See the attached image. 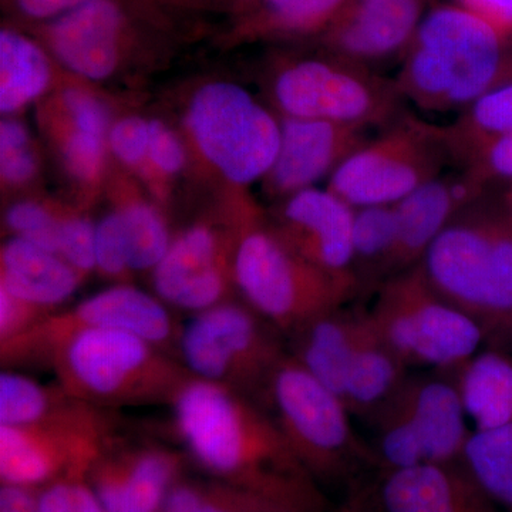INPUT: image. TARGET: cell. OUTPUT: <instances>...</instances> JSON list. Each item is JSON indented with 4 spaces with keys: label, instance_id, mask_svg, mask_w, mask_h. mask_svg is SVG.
<instances>
[{
    "label": "cell",
    "instance_id": "obj_18",
    "mask_svg": "<svg viewBox=\"0 0 512 512\" xmlns=\"http://www.w3.org/2000/svg\"><path fill=\"white\" fill-rule=\"evenodd\" d=\"M424 0H348L322 35L330 55L383 62L406 52L421 23Z\"/></svg>",
    "mask_w": 512,
    "mask_h": 512
},
{
    "label": "cell",
    "instance_id": "obj_6",
    "mask_svg": "<svg viewBox=\"0 0 512 512\" xmlns=\"http://www.w3.org/2000/svg\"><path fill=\"white\" fill-rule=\"evenodd\" d=\"M370 322L407 366L451 373L476 355L485 338L476 319L451 305L421 265L394 275L373 293Z\"/></svg>",
    "mask_w": 512,
    "mask_h": 512
},
{
    "label": "cell",
    "instance_id": "obj_7",
    "mask_svg": "<svg viewBox=\"0 0 512 512\" xmlns=\"http://www.w3.org/2000/svg\"><path fill=\"white\" fill-rule=\"evenodd\" d=\"M234 281L244 301L288 338L359 293L292 251L274 228L251 222L235 242Z\"/></svg>",
    "mask_w": 512,
    "mask_h": 512
},
{
    "label": "cell",
    "instance_id": "obj_48",
    "mask_svg": "<svg viewBox=\"0 0 512 512\" xmlns=\"http://www.w3.org/2000/svg\"><path fill=\"white\" fill-rule=\"evenodd\" d=\"M0 512H42L39 490L2 484L0 487Z\"/></svg>",
    "mask_w": 512,
    "mask_h": 512
},
{
    "label": "cell",
    "instance_id": "obj_10",
    "mask_svg": "<svg viewBox=\"0 0 512 512\" xmlns=\"http://www.w3.org/2000/svg\"><path fill=\"white\" fill-rule=\"evenodd\" d=\"M447 165L440 126L404 111L340 165L328 190L353 208L394 205L443 174Z\"/></svg>",
    "mask_w": 512,
    "mask_h": 512
},
{
    "label": "cell",
    "instance_id": "obj_11",
    "mask_svg": "<svg viewBox=\"0 0 512 512\" xmlns=\"http://www.w3.org/2000/svg\"><path fill=\"white\" fill-rule=\"evenodd\" d=\"M181 326L158 296L120 284L94 293L70 309H59L15 338L0 342L5 369L47 366L57 350L79 333L117 329L134 333L158 348L177 349Z\"/></svg>",
    "mask_w": 512,
    "mask_h": 512
},
{
    "label": "cell",
    "instance_id": "obj_47",
    "mask_svg": "<svg viewBox=\"0 0 512 512\" xmlns=\"http://www.w3.org/2000/svg\"><path fill=\"white\" fill-rule=\"evenodd\" d=\"M20 15L37 22H52L87 0H10Z\"/></svg>",
    "mask_w": 512,
    "mask_h": 512
},
{
    "label": "cell",
    "instance_id": "obj_21",
    "mask_svg": "<svg viewBox=\"0 0 512 512\" xmlns=\"http://www.w3.org/2000/svg\"><path fill=\"white\" fill-rule=\"evenodd\" d=\"M383 512H504L461 461L380 474Z\"/></svg>",
    "mask_w": 512,
    "mask_h": 512
},
{
    "label": "cell",
    "instance_id": "obj_45",
    "mask_svg": "<svg viewBox=\"0 0 512 512\" xmlns=\"http://www.w3.org/2000/svg\"><path fill=\"white\" fill-rule=\"evenodd\" d=\"M49 313L0 288V342L20 335Z\"/></svg>",
    "mask_w": 512,
    "mask_h": 512
},
{
    "label": "cell",
    "instance_id": "obj_5",
    "mask_svg": "<svg viewBox=\"0 0 512 512\" xmlns=\"http://www.w3.org/2000/svg\"><path fill=\"white\" fill-rule=\"evenodd\" d=\"M265 407L319 485L350 490L367 468L379 470L375 450L357 436L345 403L291 355L276 370Z\"/></svg>",
    "mask_w": 512,
    "mask_h": 512
},
{
    "label": "cell",
    "instance_id": "obj_13",
    "mask_svg": "<svg viewBox=\"0 0 512 512\" xmlns=\"http://www.w3.org/2000/svg\"><path fill=\"white\" fill-rule=\"evenodd\" d=\"M187 123L202 154L232 183L265 178L278 156L281 124L237 84L201 87Z\"/></svg>",
    "mask_w": 512,
    "mask_h": 512
},
{
    "label": "cell",
    "instance_id": "obj_4",
    "mask_svg": "<svg viewBox=\"0 0 512 512\" xmlns=\"http://www.w3.org/2000/svg\"><path fill=\"white\" fill-rule=\"evenodd\" d=\"M57 384L103 409L171 406L192 377L173 353L117 329H94L64 343L50 360Z\"/></svg>",
    "mask_w": 512,
    "mask_h": 512
},
{
    "label": "cell",
    "instance_id": "obj_30",
    "mask_svg": "<svg viewBox=\"0 0 512 512\" xmlns=\"http://www.w3.org/2000/svg\"><path fill=\"white\" fill-rule=\"evenodd\" d=\"M396 247L394 205H369L355 208L352 251L353 275L360 296L373 295L390 278Z\"/></svg>",
    "mask_w": 512,
    "mask_h": 512
},
{
    "label": "cell",
    "instance_id": "obj_40",
    "mask_svg": "<svg viewBox=\"0 0 512 512\" xmlns=\"http://www.w3.org/2000/svg\"><path fill=\"white\" fill-rule=\"evenodd\" d=\"M59 255L80 275L96 269V225L83 217L62 218Z\"/></svg>",
    "mask_w": 512,
    "mask_h": 512
},
{
    "label": "cell",
    "instance_id": "obj_32",
    "mask_svg": "<svg viewBox=\"0 0 512 512\" xmlns=\"http://www.w3.org/2000/svg\"><path fill=\"white\" fill-rule=\"evenodd\" d=\"M83 400L70 396L59 384L46 386L6 369L0 375V426H32L76 412Z\"/></svg>",
    "mask_w": 512,
    "mask_h": 512
},
{
    "label": "cell",
    "instance_id": "obj_35",
    "mask_svg": "<svg viewBox=\"0 0 512 512\" xmlns=\"http://www.w3.org/2000/svg\"><path fill=\"white\" fill-rule=\"evenodd\" d=\"M62 218H57L43 205L22 201L6 212V225L13 237L25 239L37 247L59 255V235Z\"/></svg>",
    "mask_w": 512,
    "mask_h": 512
},
{
    "label": "cell",
    "instance_id": "obj_20",
    "mask_svg": "<svg viewBox=\"0 0 512 512\" xmlns=\"http://www.w3.org/2000/svg\"><path fill=\"white\" fill-rule=\"evenodd\" d=\"M487 194L463 171L441 174L394 204L396 247L390 278L421 264L434 239L448 222Z\"/></svg>",
    "mask_w": 512,
    "mask_h": 512
},
{
    "label": "cell",
    "instance_id": "obj_8",
    "mask_svg": "<svg viewBox=\"0 0 512 512\" xmlns=\"http://www.w3.org/2000/svg\"><path fill=\"white\" fill-rule=\"evenodd\" d=\"M284 336L247 303L222 302L181 326L178 359L192 377L265 407L275 372L289 355Z\"/></svg>",
    "mask_w": 512,
    "mask_h": 512
},
{
    "label": "cell",
    "instance_id": "obj_12",
    "mask_svg": "<svg viewBox=\"0 0 512 512\" xmlns=\"http://www.w3.org/2000/svg\"><path fill=\"white\" fill-rule=\"evenodd\" d=\"M114 410L84 403L76 412L32 426H0V481L40 488L89 473L119 437Z\"/></svg>",
    "mask_w": 512,
    "mask_h": 512
},
{
    "label": "cell",
    "instance_id": "obj_29",
    "mask_svg": "<svg viewBox=\"0 0 512 512\" xmlns=\"http://www.w3.org/2000/svg\"><path fill=\"white\" fill-rule=\"evenodd\" d=\"M161 512H305L282 498L220 478H181Z\"/></svg>",
    "mask_w": 512,
    "mask_h": 512
},
{
    "label": "cell",
    "instance_id": "obj_42",
    "mask_svg": "<svg viewBox=\"0 0 512 512\" xmlns=\"http://www.w3.org/2000/svg\"><path fill=\"white\" fill-rule=\"evenodd\" d=\"M148 140H150V123L140 117H126L110 128L111 151L127 165H138L146 160Z\"/></svg>",
    "mask_w": 512,
    "mask_h": 512
},
{
    "label": "cell",
    "instance_id": "obj_1",
    "mask_svg": "<svg viewBox=\"0 0 512 512\" xmlns=\"http://www.w3.org/2000/svg\"><path fill=\"white\" fill-rule=\"evenodd\" d=\"M170 409L185 453L208 476L275 495L305 512L330 510L322 487L262 404L190 377Z\"/></svg>",
    "mask_w": 512,
    "mask_h": 512
},
{
    "label": "cell",
    "instance_id": "obj_43",
    "mask_svg": "<svg viewBox=\"0 0 512 512\" xmlns=\"http://www.w3.org/2000/svg\"><path fill=\"white\" fill-rule=\"evenodd\" d=\"M63 104L72 119L74 128L84 133L106 137L109 130V113L101 101L80 89L63 92Z\"/></svg>",
    "mask_w": 512,
    "mask_h": 512
},
{
    "label": "cell",
    "instance_id": "obj_37",
    "mask_svg": "<svg viewBox=\"0 0 512 512\" xmlns=\"http://www.w3.org/2000/svg\"><path fill=\"white\" fill-rule=\"evenodd\" d=\"M37 160L30 148L28 128L18 120L0 124V174L12 185L28 183L36 174Z\"/></svg>",
    "mask_w": 512,
    "mask_h": 512
},
{
    "label": "cell",
    "instance_id": "obj_19",
    "mask_svg": "<svg viewBox=\"0 0 512 512\" xmlns=\"http://www.w3.org/2000/svg\"><path fill=\"white\" fill-rule=\"evenodd\" d=\"M127 35L128 16L120 0H87L43 28L56 59L92 80L106 79L117 69Z\"/></svg>",
    "mask_w": 512,
    "mask_h": 512
},
{
    "label": "cell",
    "instance_id": "obj_27",
    "mask_svg": "<svg viewBox=\"0 0 512 512\" xmlns=\"http://www.w3.org/2000/svg\"><path fill=\"white\" fill-rule=\"evenodd\" d=\"M440 131L451 165L461 170L485 144L511 133L512 82L485 93Z\"/></svg>",
    "mask_w": 512,
    "mask_h": 512
},
{
    "label": "cell",
    "instance_id": "obj_49",
    "mask_svg": "<svg viewBox=\"0 0 512 512\" xmlns=\"http://www.w3.org/2000/svg\"><path fill=\"white\" fill-rule=\"evenodd\" d=\"M375 497L376 487L360 483L350 488L348 497L338 508L323 512H365Z\"/></svg>",
    "mask_w": 512,
    "mask_h": 512
},
{
    "label": "cell",
    "instance_id": "obj_50",
    "mask_svg": "<svg viewBox=\"0 0 512 512\" xmlns=\"http://www.w3.org/2000/svg\"><path fill=\"white\" fill-rule=\"evenodd\" d=\"M365 512H383L382 504H380L379 490H377L376 497L373 498L372 503L369 504Z\"/></svg>",
    "mask_w": 512,
    "mask_h": 512
},
{
    "label": "cell",
    "instance_id": "obj_52",
    "mask_svg": "<svg viewBox=\"0 0 512 512\" xmlns=\"http://www.w3.org/2000/svg\"><path fill=\"white\" fill-rule=\"evenodd\" d=\"M235 2H238L239 5L248 6V8H249V6L254 5L256 0H235Z\"/></svg>",
    "mask_w": 512,
    "mask_h": 512
},
{
    "label": "cell",
    "instance_id": "obj_28",
    "mask_svg": "<svg viewBox=\"0 0 512 512\" xmlns=\"http://www.w3.org/2000/svg\"><path fill=\"white\" fill-rule=\"evenodd\" d=\"M52 80L49 57L35 40L12 28L0 32V111L13 113L42 96Z\"/></svg>",
    "mask_w": 512,
    "mask_h": 512
},
{
    "label": "cell",
    "instance_id": "obj_24",
    "mask_svg": "<svg viewBox=\"0 0 512 512\" xmlns=\"http://www.w3.org/2000/svg\"><path fill=\"white\" fill-rule=\"evenodd\" d=\"M345 308L323 313L288 336L289 355L340 400L360 325V309Z\"/></svg>",
    "mask_w": 512,
    "mask_h": 512
},
{
    "label": "cell",
    "instance_id": "obj_41",
    "mask_svg": "<svg viewBox=\"0 0 512 512\" xmlns=\"http://www.w3.org/2000/svg\"><path fill=\"white\" fill-rule=\"evenodd\" d=\"M63 160L77 180L84 183L97 180L103 168L104 137L76 128L64 141Z\"/></svg>",
    "mask_w": 512,
    "mask_h": 512
},
{
    "label": "cell",
    "instance_id": "obj_23",
    "mask_svg": "<svg viewBox=\"0 0 512 512\" xmlns=\"http://www.w3.org/2000/svg\"><path fill=\"white\" fill-rule=\"evenodd\" d=\"M82 279L62 256L22 238L9 239L0 252V288L49 315L72 298Z\"/></svg>",
    "mask_w": 512,
    "mask_h": 512
},
{
    "label": "cell",
    "instance_id": "obj_17",
    "mask_svg": "<svg viewBox=\"0 0 512 512\" xmlns=\"http://www.w3.org/2000/svg\"><path fill=\"white\" fill-rule=\"evenodd\" d=\"M370 140L369 128L325 120L284 117L281 146L269 173V191L281 197L313 188Z\"/></svg>",
    "mask_w": 512,
    "mask_h": 512
},
{
    "label": "cell",
    "instance_id": "obj_33",
    "mask_svg": "<svg viewBox=\"0 0 512 512\" xmlns=\"http://www.w3.org/2000/svg\"><path fill=\"white\" fill-rule=\"evenodd\" d=\"M461 463L501 510L512 512V424L471 431Z\"/></svg>",
    "mask_w": 512,
    "mask_h": 512
},
{
    "label": "cell",
    "instance_id": "obj_46",
    "mask_svg": "<svg viewBox=\"0 0 512 512\" xmlns=\"http://www.w3.org/2000/svg\"><path fill=\"white\" fill-rule=\"evenodd\" d=\"M460 8L473 13L478 19L504 37L512 40V0H457Z\"/></svg>",
    "mask_w": 512,
    "mask_h": 512
},
{
    "label": "cell",
    "instance_id": "obj_15",
    "mask_svg": "<svg viewBox=\"0 0 512 512\" xmlns=\"http://www.w3.org/2000/svg\"><path fill=\"white\" fill-rule=\"evenodd\" d=\"M234 247L207 225H194L175 238L153 269L156 296L168 306L192 313L227 302L234 282Z\"/></svg>",
    "mask_w": 512,
    "mask_h": 512
},
{
    "label": "cell",
    "instance_id": "obj_36",
    "mask_svg": "<svg viewBox=\"0 0 512 512\" xmlns=\"http://www.w3.org/2000/svg\"><path fill=\"white\" fill-rule=\"evenodd\" d=\"M460 171L487 192L512 187V131L481 147Z\"/></svg>",
    "mask_w": 512,
    "mask_h": 512
},
{
    "label": "cell",
    "instance_id": "obj_9",
    "mask_svg": "<svg viewBox=\"0 0 512 512\" xmlns=\"http://www.w3.org/2000/svg\"><path fill=\"white\" fill-rule=\"evenodd\" d=\"M272 94L285 117L369 130H382L406 111L393 79L333 55L285 63L275 74Z\"/></svg>",
    "mask_w": 512,
    "mask_h": 512
},
{
    "label": "cell",
    "instance_id": "obj_25",
    "mask_svg": "<svg viewBox=\"0 0 512 512\" xmlns=\"http://www.w3.org/2000/svg\"><path fill=\"white\" fill-rule=\"evenodd\" d=\"M407 367L377 335L366 309H360L359 333L342 396L349 413L372 419L402 389L409 377Z\"/></svg>",
    "mask_w": 512,
    "mask_h": 512
},
{
    "label": "cell",
    "instance_id": "obj_44",
    "mask_svg": "<svg viewBox=\"0 0 512 512\" xmlns=\"http://www.w3.org/2000/svg\"><path fill=\"white\" fill-rule=\"evenodd\" d=\"M147 158L157 171L174 175L183 170L185 151L178 137L161 121H150Z\"/></svg>",
    "mask_w": 512,
    "mask_h": 512
},
{
    "label": "cell",
    "instance_id": "obj_3",
    "mask_svg": "<svg viewBox=\"0 0 512 512\" xmlns=\"http://www.w3.org/2000/svg\"><path fill=\"white\" fill-rule=\"evenodd\" d=\"M490 191L458 212L421 261L430 285L483 326L512 333V214Z\"/></svg>",
    "mask_w": 512,
    "mask_h": 512
},
{
    "label": "cell",
    "instance_id": "obj_2",
    "mask_svg": "<svg viewBox=\"0 0 512 512\" xmlns=\"http://www.w3.org/2000/svg\"><path fill=\"white\" fill-rule=\"evenodd\" d=\"M393 80L421 110H464L512 82L511 40L458 5L439 6L421 20Z\"/></svg>",
    "mask_w": 512,
    "mask_h": 512
},
{
    "label": "cell",
    "instance_id": "obj_38",
    "mask_svg": "<svg viewBox=\"0 0 512 512\" xmlns=\"http://www.w3.org/2000/svg\"><path fill=\"white\" fill-rule=\"evenodd\" d=\"M96 269L113 279L124 278L133 271L120 211L111 212L96 225Z\"/></svg>",
    "mask_w": 512,
    "mask_h": 512
},
{
    "label": "cell",
    "instance_id": "obj_26",
    "mask_svg": "<svg viewBox=\"0 0 512 512\" xmlns=\"http://www.w3.org/2000/svg\"><path fill=\"white\" fill-rule=\"evenodd\" d=\"M476 430L512 424V357L500 350L476 353L451 372Z\"/></svg>",
    "mask_w": 512,
    "mask_h": 512
},
{
    "label": "cell",
    "instance_id": "obj_51",
    "mask_svg": "<svg viewBox=\"0 0 512 512\" xmlns=\"http://www.w3.org/2000/svg\"><path fill=\"white\" fill-rule=\"evenodd\" d=\"M503 198L505 205H507L508 210H510L512 214V187L505 188L503 191Z\"/></svg>",
    "mask_w": 512,
    "mask_h": 512
},
{
    "label": "cell",
    "instance_id": "obj_16",
    "mask_svg": "<svg viewBox=\"0 0 512 512\" xmlns=\"http://www.w3.org/2000/svg\"><path fill=\"white\" fill-rule=\"evenodd\" d=\"M185 460L161 446L111 444L89 471V481L106 512H161Z\"/></svg>",
    "mask_w": 512,
    "mask_h": 512
},
{
    "label": "cell",
    "instance_id": "obj_39",
    "mask_svg": "<svg viewBox=\"0 0 512 512\" xmlns=\"http://www.w3.org/2000/svg\"><path fill=\"white\" fill-rule=\"evenodd\" d=\"M89 473H74L39 490L42 512H106L94 493Z\"/></svg>",
    "mask_w": 512,
    "mask_h": 512
},
{
    "label": "cell",
    "instance_id": "obj_14",
    "mask_svg": "<svg viewBox=\"0 0 512 512\" xmlns=\"http://www.w3.org/2000/svg\"><path fill=\"white\" fill-rule=\"evenodd\" d=\"M355 208L329 190L308 188L286 198L275 227L279 238L306 262L353 286L352 235Z\"/></svg>",
    "mask_w": 512,
    "mask_h": 512
},
{
    "label": "cell",
    "instance_id": "obj_34",
    "mask_svg": "<svg viewBox=\"0 0 512 512\" xmlns=\"http://www.w3.org/2000/svg\"><path fill=\"white\" fill-rule=\"evenodd\" d=\"M120 214L126 228L131 269L153 271L173 242L164 218L144 202L127 205Z\"/></svg>",
    "mask_w": 512,
    "mask_h": 512
},
{
    "label": "cell",
    "instance_id": "obj_31",
    "mask_svg": "<svg viewBox=\"0 0 512 512\" xmlns=\"http://www.w3.org/2000/svg\"><path fill=\"white\" fill-rule=\"evenodd\" d=\"M348 0H256L242 33L251 37L323 35Z\"/></svg>",
    "mask_w": 512,
    "mask_h": 512
},
{
    "label": "cell",
    "instance_id": "obj_22",
    "mask_svg": "<svg viewBox=\"0 0 512 512\" xmlns=\"http://www.w3.org/2000/svg\"><path fill=\"white\" fill-rule=\"evenodd\" d=\"M410 414L426 464L458 463L471 431L453 377H407L399 392Z\"/></svg>",
    "mask_w": 512,
    "mask_h": 512
}]
</instances>
